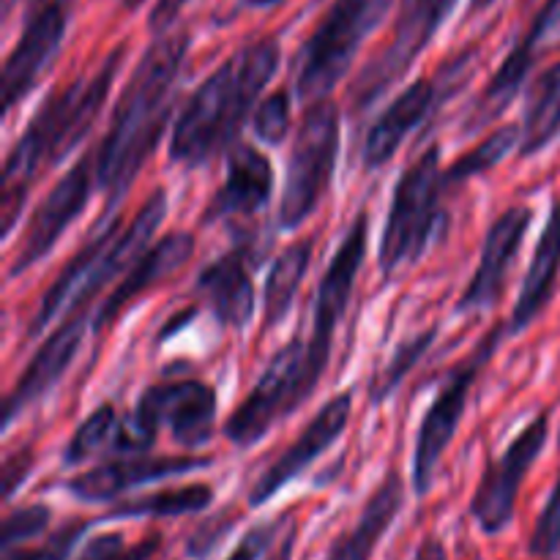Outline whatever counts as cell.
Masks as SVG:
<instances>
[{
    "mask_svg": "<svg viewBox=\"0 0 560 560\" xmlns=\"http://www.w3.org/2000/svg\"><path fill=\"white\" fill-rule=\"evenodd\" d=\"M126 47H115L104 58L98 71L80 77L63 91L52 93L42 109L33 115L25 135L16 140L5 159L3 173V200H0V217H3V230L9 235L20 219L22 206H25L27 189L38 178L44 167H55L63 162L91 131L93 120L102 113L107 93L118 77L120 63H124Z\"/></svg>",
    "mask_w": 560,
    "mask_h": 560,
    "instance_id": "2",
    "label": "cell"
},
{
    "mask_svg": "<svg viewBox=\"0 0 560 560\" xmlns=\"http://www.w3.org/2000/svg\"><path fill=\"white\" fill-rule=\"evenodd\" d=\"M405 509V481L399 476V470H388L386 479L377 485V490L372 492L370 501L361 509L359 520L353 523V528H348L345 534H339L334 539V545L328 547L326 560H372L377 545H381L383 536L388 534V528L394 525V520L399 517V512Z\"/></svg>",
    "mask_w": 560,
    "mask_h": 560,
    "instance_id": "22",
    "label": "cell"
},
{
    "mask_svg": "<svg viewBox=\"0 0 560 560\" xmlns=\"http://www.w3.org/2000/svg\"><path fill=\"white\" fill-rule=\"evenodd\" d=\"M126 3H131V5H135V3H137V0H126Z\"/></svg>",
    "mask_w": 560,
    "mask_h": 560,
    "instance_id": "45",
    "label": "cell"
},
{
    "mask_svg": "<svg viewBox=\"0 0 560 560\" xmlns=\"http://www.w3.org/2000/svg\"><path fill=\"white\" fill-rule=\"evenodd\" d=\"M159 427H170L184 448H200L217 432V392L200 381L151 386L137 402L135 416L118 424L113 454H145Z\"/></svg>",
    "mask_w": 560,
    "mask_h": 560,
    "instance_id": "4",
    "label": "cell"
},
{
    "mask_svg": "<svg viewBox=\"0 0 560 560\" xmlns=\"http://www.w3.org/2000/svg\"><path fill=\"white\" fill-rule=\"evenodd\" d=\"M350 408H353V394L342 392L337 394V397L328 399V402L317 410L315 419L304 427L299 441H295L293 446L284 448V452L262 470L260 479L255 481V487H252L249 492V506H266L277 492H282L290 481L299 479L323 452H328V448L339 441L345 427H348Z\"/></svg>",
    "mask_w": 560,
    "mask_h": 560,
    "instance_id": "14",
    "label": "cell"
},
{
    "mask_svg": "<svg viewBox=\"0 0 560 560\" xmlns=\"http://www.w3.org/2000/svg\"><path fill=\"white\" fill-rule=\"evenodd\" d=\"M435 334H438L435 328H427L424 334H419V337H413V339H408V342L399 345L397 353H394L392 361L386 364V370H383L381 375L370 383L372 402L381 405L383 399L392 397V394L397 392V386L405 381V375H408V372L413 370L421 359H424V353L430 350Z\"/></svg>",
    "mask_w": 560,
    "mask_h": 560,
    "instance_id": "34",
    "label": "cell"
},
{
    "mask_svg": "<svg viewBox=\"0 0 560 560\" xmlns=\"http://www.w3.org/2000/svg\"><path fill=\"white\" fill-rule=\"evenodd\" d=\"M33 468L31 452H16L5 459L3 465V498H11L16 492V487L27 479Z\"/></svg>",
    "mask_w": 560,
    "mask_h": 560,
    "instance_id": "40",
    "label": "cell"
},
{
    "mask_svg": "<svg viewBox=\"0 0 560 560\" xmlns=\"http://www.w3.org/2000/svg\"><path fill=\"white\" fill-rule=\"evenodd\" d=\"M186 3H189V0H156V5H153L151 11V20H148V27H151L153 33H167L170 27H173V22L178 20V14L184 11Z\"/></svg>",
    "mask_w": 560,
    "mask_h": 560,
    "instance_id": "41",
    "label": "cell"
},
{
    "mask_svg": "<svg viewBox=\"0 0 560 560\" xmlns=\"http://www.w3.org/2000/svg\"><path fill=\"white\" fill-rule=\"evenodd\" d=\"M520 140H523V129H520V126H501V129H495L490 137H485L474 151L465 153L463 159H457V162L446 170V186L465 184V180L476 178V175L490 173V170L498 167L514 148H520Z\"/></svg>",
    "mask_w": 560,
    "mask_h": 560,
    "instance_id": "32",
    "label": "cell"
},
{
    "mask_svg": "<svg viewBox=\"0 0 560 560\" xmlns=\"http://www.w3.org/2000/svg\"><path fill=\"white\" fill-rule=\"evenodd\" d=\"M85 530H88V523H69L60 530H55L42 547H33V550H25V547L5 550L3 560H69L71 552H74L77 541L82 539Z\"/></svg>",
    "mask_w": 560,
    "mask_h": 560,
    "instance_id": "39",
    "label": "cell"
},
{
    "mask_svg": "<svg viewBox=\"0 0 560 560\" xmlns=\"http://www.w3.org/2000/svg\"><path fill=\"white\" fill-rule=\"evenodd\" d=\"M528 552L534 558H556L560 552V476L552 487V495L547 506L541 509L539 520L530 534Z\"/></svg>",
    "mask_w": 560,
    "mask_h": 560,
    "instance_id": "38",
    "label": "cell"
},
{
    "mask_svg": "<svg viewBox=\"0 0 560 560\" xmlns=\"http://www.w3.org/2000/svg\"><path fill=\"white\" fill-rule=\"evenodd\" d=\"M339 156V109L331 98L312 102L290 148L279 228L295 230L315 213Z\"/></svg>",
    "mask_w": 560,
    "mask_h": 560,
    "instance_id": "8",
    "label": "cell"
},
{
    "mask_svg": "<svg viewBox=\"0 0 560 560\" xmlns=\"http://www.w3.org/2000/svg\"><path fill=\"white\" fill-rule=\"evenodd\" d=\"M295 536V514H282L271 523L252 528L224 560H293Z\"/></svg>",
    "mask_w": 560,
    "mask_h": 560,
    "instance_id": "31",
    "label": "cell"
},
{
    "mask_svg": "<svg viewBox=\"0 0 560 560\" xmlns=\"http://www.w3.org/2000/svg\"><path fill=\"white\" fill-rule=\"evenodd\" d=\"M503 337V326H495L485 337V342H479V348L474 350L468 361L463 366L452 372L448 383L443 386V392L438 394L435 402L430 405V410L424 413L419 427V441H416V454H413V490L416 495L424 498L432 490V481H435L438 465H441L443 454L452 446L454 432H457L459 421L465 416V405H468L470 388H474L476 377L481 375V370L487 366V361L492 359V353L498 350Z\"/></svg>",
    "mask_w": 560,
    "mask_h": 560,
    "instance_id": "9",
    "label": "cell"
},
{
    "mask_svg": "<svg viewBox=\"0 0 560 560\" xmlns=\"http://www.w3.org/2000/svg\"><path fill=\"white\" fill-rule=\"evenodd\" d=\"M530 219H534V213H530V208L523 206L509 208L506 213L495 219V224L487 233L485 246H481L479 268L474 271L457 304L459 315L487 312L501 301L503 290H506L509 271L514 266V257H517L525 233L530 228Z\"/></svg>",
    "mask_w": 560,
    "mask_h": 560,
    "instance_id": "16",
    "label": "cell"
},
{
    "mask_svg": "<svg viewBox=\"0 0 560 560\" xmlns=\"http://www.w3.org/2000/svg\"><path fill=\"white\" fill-rule=\"evenodd\" d=\"M392 3L394 0H334L301 52L295 91L304 102H320L345 80L364 38L381 25Z\"/></svg>",
    "mask_w": 560,
    "mask_h": 560,
    "instance_id": "5",
    "label": "cell"
},
{
    "mask_svg": "<svg viewBox=\"0 0 560 560\" xmlns=\"http://www.w3.org/2000/svg\"><path fill=\"white\" fill-rule=\"evenodd\" d=\"M115 235H118V219L113 217V219H107V222H104L96 233H93V238L88 241L80 252H77L74 260L63 268V273L55 279L52 288L44 293L42 304H38L31 326H27V339H36L38 334H42L44 328H47L49 323L60 315V312L71 310V306L77 304L80 293L85 290L88 277L93 273V268H96L98 257L104 255V249L113 244Z\"/></svg>",
    "mask_w": 560,
    "mask_h": 560,
    "instance_id": "27",
    "label": "cell"
},
{
    "mask_svg": "<svg viewBox=\"0 0 560 560\" xmlns=\"http://www.w3.org/2000/svg\"><path fill=\"white\" fill-rule=\"evenodd\" d=\"M159 547H162V536H148L129 545L124 534H98L88 539L77 560H151Z\"/></svg>",
    "mask_w": 560,
    "mask_h": 560,
    "instance_id": "35",
    "label": "cell"
},
{
    "mask_svg": "<svg viewBox=\"0 0 560 560\" xmlns=\"http://www.w3.org/2000/svg\"><path fill=\"white\" fill-rule=\"evenodd\" d=\"M550 438V413H539L498 459L487 465L474 498H470V517L481 528V534L498 536L512 525L514 509L523 479L539 459Z\"/></svg>",
    "mask_w": 560,
    "mask_h": 560,
    "instance_id": "10",
    "label": "cell"
},
{
    "mask_svg": "<svg viewBox=\"0 0 560 560\" xmlns=\"http://www.w3.org/2000/svg\"><path fill=\"white\" fill-rule=\"evenodd\" d=\"M195 246L197 241L191 233H170L164 235L148 255L137 257L129 277L109 293V299L104 301L102 310H98L96 320H93V331H104L107 326H113L120 317V312H124L131 301L140 299L145 290H151L153 284H159L162 279L180 271V268L191 260V255H195Z\"/></svg>",
    "mask_w": 560,
    "mask_h": 560,
    "instance_id": "21",
    "label": "cell"
},
{
    "mask_svg": "<svg viewBox=\"0 0 560 560\" xmlns=\"http://www.w3.org/2000/svg\"><path fill=\"white\" fill-rule=\"evenodd\" d=\"M552 38H560V3L547 0V5L539 11V16L534 20L530 31L525 33L523 42L509 52V58L503 60L501 69L492 74L490 85L485 88L481 98L476 102L474 113H470L465 131H476L479 126L495 120L498 115L520 96L525 77L530 74V69H534L536 63V55H539V49L545 47L547 42H552Z\"/></svg>",
    "mask_w": 560,
    "mask_h": 560,
    "instance_id": "17",
    "label": "cell"
},
{
    "mask_svg": "<svg viewBox=\"0 0 560 560\" xmlns=\"http://www.w3.org/2000/svg\"><path fill=\"white\" fill-rule=\"evenodd\" d=\"M290 131V96L284 91L262 98L255 109V135L266 145H279Z\"/></svg>",
    "mask_w": 560,
    "mask_h": 560,
    "instance_id": "37",
    "label": "cell"
},
{
    "mask_svg": "<svg viewBox=\"0 0 560 560\" xmlns=\"http://www.w3.org/2000/svg\"><path fill=\"white\" fill-rule=\"evenodd\" d=\"M366 255V213H359L350 224L342 246L334 255L331 266L323 273V282L315 295V312H312V339H310V359L317 370H326L331 359L334 334H337L339 320L345 317L353 295L355 277L361 271V262Z\"/></svg>",
    "mask_w": 560,
    "mask_h": 560,
    "instance_id": "13",
    "label": "cell"
},
{
    "mask_svg": "<svg viewBox=\"0 0 560 560\" xmlns=\"http://www.w3.org/2000/svg\"><path fill=\"white\" fill-rule=\"evenodd\" d=\"M213 503V490L208 485H186L175 487V490L153 492V495L135 498V501H124L104 514V520H173L186 517V514L206 512Z\"/></svg>",
    "mask_w": 560,
    "mask_h": 560,
    "instance_id": "30",
    "label": "cell"
},
{
    "mask_svg": "<svg viewBox=\"0 0 560 560\" xmlns=\"http://www.w3.org/2000/svg\"><path fill=\"white\" fill-rule=\"evenodd\" d=\"M438 88L432 80H419L410 88H405L392 104H388L386 113L372 124L370 135L364 140V159L366 170H381L383 164H388L394 159V153L399 151L405 140H408L410 131L421 124V120L430 115V109L435 107Z\"/></svg>",
    "mask_w": 560,
    "mask_h": 560,
    "instance_id": "24",
    "label": "cell"
},
{
    "mask_svg": "<svg viewBox=\"0 0 560 560\" xmlns=\"http://www.w3.org/2000/svg\"><path fill=\"white\" fill-rule=\"evenodd\" d=\"M323 372L312 364L310 342L293 339L271 361L244 402L224 424V438L233 446L249 448L271 432L277 421L288 419L312 397Z\"/></svg>",
    "mask_w": 560,
    "mask_h": 560,
    "instance_id": "6",
    "label": "cell"
},
{
    "mask_svg": "<svg viewBox=\"0 0 560 560\" xmlns=\"http://www.w3.org/2000/svg\"><path fill=\"white\" fill-rule=\"evenodd\" d=\"M413 560H448L446 545L438 536H424Z\"/></svg>",
    "mask_w": 560,
    "mask_h": 560,
    "instance_id": "42",
    "label": "cell"
},
{
    "mask_svg": "<svg viewBox=\"0 0 560 560\" xmlns=\"http://www.w3.org/2000/svg\"><path fill=\"white\" fill-rule=\"evenodd\" d=\"M189 52V36H162L145 49L115 104L109 131L96 153V186L109 208L135 184L173 115L175 82Z\"/></svg>",
    "mask_w": 560,
    "mask_h": 560,
    "instance_id": "1",
    "label": "cell"
},
{
    "mask_svg": "<svg viewBox=\"0 0 560 560\" xmlns=\"http://www.w3.org/2000/svg\"><path fill=\"white\" fill-rule=\"evenodd\" d=\"M74 0H47L36 14L27 20L14 52L3 66V109L9 113L22 96L31 93L42 71L52 63L63 44L66 27L71 20Z\"/></svg>",
    "mask_w": 560,
    "mask_h": 560,
    "instance_id": "15",
    "label": "cell"
},
{
    "mask_svg": "<svg viewBox=\"0 0 560 560\" xmlns=\"http://www.w3.org/2000/svg\"><path fill=\"white\" fill-rule=\"evenodd\" d=\"M454 3L457 0H402L399 3L392 44L383 49L375 63L366 66L359 88H355L359 107H366L377 96H383L392 88V82H397L413 66V60L430 47L435 33L452 14Z\"/></svg>",
    "mask_w": 560,
    "mask_h": 560,
    "instance_id": "11",
    "label": "cell"
},
{
    "mask_svg": "<svg viewBox=\"0 0 560 560\" xmlns=\"http://www.w3.org/2000/svg\"><path fill=\"white\" fill-rule=\"evenodd\" d=\"M312 252H315V238L295 241L277 257V262L268 271L266 290H262V326H266V331L277 328L288 317L295 293L301 288V279L310 271Z\"/></svg>",
    "mask_w": 560,
    "mask_h": 560,
    "instance_id": "28",
    "label": "cell"
},
{
    "mask_svg": "<svg viewBox=\"0 0 560 560\" xmlns=\"http://www.w3.org/2000/svg\"><path fill=\"white\" fill-rule=\"evenodd\" d=\"M277 69L279 44L273 38L246 44L228 63L219 66L180 109L170 140V159L195 167L208 162L219 148L233 145L246 115Z\"/></svg>",
    "mask_w": 560,
    "mask_h": 560,
    "instance_id": "3",
    "label": "cell"
},
{
    "mask_svg": "<svg viewBox=\"0 0 560 560\" xmlns=\"http://www.w3.org/2000/svg\"><path fill=\"white\" fill-rule=\"evenodd\" d=\"M492 3H495V0H470V9H474V11H485V9H490Z\"/></svg>",
    "mask_w": 560,
    "mask_h": 560,
    "instance_id": "43",
    "label": "cell"
},
{
    "mask_svg": "<svg viewBox=\"0 0 560 560\" xmlns=\"http://www.w3.org/2000/svg\"><path fill=\"white\" fill-rule=\"evenodd\" d=\"M246 3L249 5H277V3H282V0H246Z\"/></svg>",
    "mask_w": 560,
    "mask_h": 560,
    "instance_id": "44",
    "label": "cell"
},
{
    "mask_svg": "<svg viewBox=\"0 0 560 560\" xmlns=\"http://www.w3.org/2000/svg\"><path fill=\"white\" fill-rule=\"evenodd\" d=\"M211 465V457H145L137 454L131 459H115V463L98 465L88 474L74 476L66 481V492L82 503H109L135 487L151 485V481L184 476Z\"/></svg>",
    "mask_w": 560,
    "mask_h": 560,
    "instance_id": "18",
    "label": "cell"
},
{
    "mask_svg": "<svg viewBox=\"0 0 560 560\" xmlns=\"http://www.w3.org/2000/svg\"><path fill=\"white\" fill-rule=\"evenodd\" d=\"M520 156H534L545 151L560 135V60L541 71L528 93V107L523 118Z\"/></svg>",
    "mask_w": 560,
    "mask_h": 560,
    "instance_id": "29",
    "label": "cell"
},
{
    "mask_svg": "<svg viewBox=\"0 0 560 560\" xmlns=\"http://www.w3.org/2000/svg\"><path fill=\"white\" fill-rule=\"evenodd\" d=\"M558 273H560V197L552 202L550 219H547L539 244H536L534 260H530L528 273H525V282H523V290H520V299H517V306H514L509 331L512 334L525 331V328L541 315V310H545L552 299Z\"/></svg>",
    "mask_w": 560,
    "mask_h": 560,
    "instance_id": "26",
    "label": "cell"
},
{
    "mask_svg": "<svg viewBox=\"0 0 560 560\" xmlns=\"http://www.w3.org/2000/svg\"><path fill=\"white\" fill-rule=\"evenodd\" d=\"M246 249H233L206 266L197 277V290L222 326L246 328L255 317V284L249 277Z\"/></svg>",
    "mask_w": 560,
    "mask_h": 560,
    "instance_id": "23",
    "label": "cell"
},
{
    "mask_svg": "<svg viewBox=\"0 0 560 560\" xmlns=\"http://www.w3.org/2000/svg\"><path fill=\"white\" fill-rule=\"evenodd\" d=\"M85 328L88 306H77V310L69 312L66 323H60L58 331L38 348V353L33 355L27 370L22 372V377L16 381L14 392L5 399L3 427H9L11 421H14V416H20V410H25L27 405H33L36 399H42L44 394H49L58 386V381L66 375V370L71 366L74 355L80 353Z\"/></svg>",
    "mask_w": 560,
    "mask_h": 560,
    "instance_id": "19",
    "label": "cell"
},
{
    "mask_svg": "<svg viewBox=\"0 0 560 560\" xmlns=\"http://www.w3.org/2000/svg\"><path fill=\"white\" fill-rule=\"evenodd\" d=\"M441 145H430L399 178L394 189L392 211L381 238V268L392 273L402 262H413L424 255L435 233L441 195L446 191Z\"/></svg>",
    "mask_w": 560,
    "mask_h": 560,
    "instance_id": "7",
    "label": "cell"
},
{
    "mask_svg": "<svg viewBox=\"0 0 560 560\" xmlns=\"http://www.w3.org/2000/svg\"><path fill=\"white\" fill-rule=\"evenodd\" d=\"M115 432H118V416H115L113 405H102L93 410L77 432L71 435L69 446L63 452V465H80L88 457H96L98 452L113 446Z\"/></svg>",
    "mask_w": 560,
    "mask_h": 560,
    "instance_id": "33",
    "label": "cell"
},
{
    "mask_svg": "<svg viewBox=\"0 0 560 560\" xmlns=\"http://www.w3.org/2000/svg\"><path fill=\"white\" fill-rule=\"evenodd\" d=\"M93 184H96V156L85 153L52 186V191L44 197L42 206L31 217L25 235L20 241V249H16L14 262H11L9 277H20L22 271L33 268L42 257H47L52 252V246L58 244L63 230L85 211L88 200L93 195Z\"/></svg>",
    "mask_w": 560,
    "mask_h": 560,
    "instance_id": "12",
    "label": "cell"
},
{
    "mask_svg": "<svg viewBox=\"0 0 560 560\" xmlns=\"http://www.w3.org/2000/svg\"><path fill=\"white\" fill-rule=\"evenodd\" d=\"M49 520H52V512L47 506H42V503H33V506H22L16 512H11L3 523V534H0L3 552L42 536L49 528Z\"/></svg>",
    "mask_w": 560,
    "mask_h": 560,
    "instance_id": "36",
    "label": "cell"
},
{
    "mask_svg": "<svg viewBox=\"0 0 560 560\" xmlns=\"http://www.w3.org/2000/svg\"><path fill=\"white\" fill-rule=\"evenodd\" d=\"M164 217H167V195H164V189H156L148 197L145 206L137 211L135 222H131L124 233L115 235L113 244H109L107 249H104V255L98 257L96 268H93V273L88 277L85 290H82L80 299H77V304L71 306V310H77V306H91V301L96 299L98 290H102L109 279L118 277V273L145 249V244L153 238V233L162 228Z\"/></svg>",
    "mask_w": 560,
    "mask_h": 560,
    "instance_id": "25",
    "label": "cell"
},
{
    "mask_svg": "<svg viewBox=\"0 0 560 560\" xmlns=\"http://www.w3.org/2000/svg\"><path fill=\"white\" fill-rule=\"evenodd\" d=\"M273 170L268 156L255 145H233L228 156V180L208 202L202 222H217L224 217H252L271 200Z\"/></svg>",
    "mask_w": 560,
    "mask_h": 560,
    "instance_id": "20",
    "label": "cell"
}]
</instances>
